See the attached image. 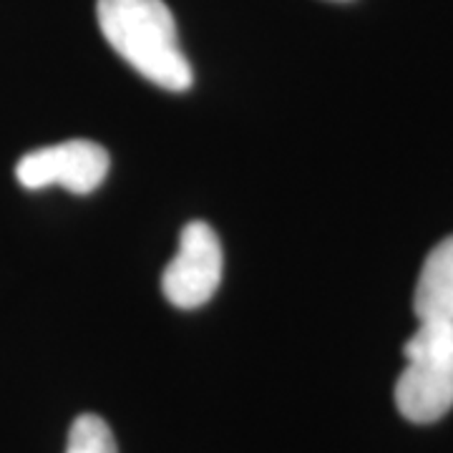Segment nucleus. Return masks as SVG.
I'll return each instance as SVG.
<instances>
[{"label": "nucleus", "mask_w": 453, "mask_h": 453, "mask_svg": "<svg viewBox=\"0 0 453 453\" xmlns=\"http://www.w3.org/2000/svg\"><path fill=\"white\" fill-rule=\"evenodd\" d=\"M96 18L109 46L146 81L166 91H187L195 83L164 0H98Z\"/></svg>", "instance_id": "1"}, {"label": "nucleus", "mask_w": 453, "mask_h": 453, "mask_svg": "<svg viewBox=\"0 0 453 453\" xmlns=\"http://www.w3.org/2000/svg\"><path fill=\"white\" fill-rule=\"evenodd\" d=\"M395 405L411 423H434L453 408V323L428 320L403 345Z\"/></svg>", "instance_id": "2"}, {"label": "nucleus", "mask_w": 453, "mask_h": 453, "mask_svg": "<svg viewBox=\"0 0 453 453\" xmlns=\"http://www.w3.org/2000/svg\"><path fill=\"white\" fill-rule=\"evenodd\" d=\"M225 255L217 232L207 222H189L181 229L174 259L164 267V297L179 310L207 305L219 290Z\"/></svg>", "instance_id": "3"}, {"label": "nucleus", "mask_w": 453, "mask_h": 453, "mask_svg": "<svg viewBox=\"0 0 453 453\" xmlns=\"http://www.w3.org/2000/svg\"><path fill=\"white\" fill-rule=\"evenodd\" d=\"M109 151L88 139H71L26 154L16 166V179L26 189L65 187L73 195H91L109 174Z\"/></svg>", "instance_id": "4"}, {"label": "nucleus", "mask_w": 453, "mask_h": 453, "mask_svg": "<svg viewBox=\"0 0 453 453\" xmlns=\"http://www.w3.org/2000/svg\"><path fill=\"white\" fill-rule=\"evenodd\" d=\"M413 310L418 323H453V234L438 242L423 262Z\"/></svg>", "instance_id": "5"}, {"label": "nucleus", "mask_w": 453, "mask_h": 453, "mask_svg": "<svg viewBox=\"0 0 453 453\" xmlns=\"http://www.w3.org/2000/svg\"><path fill=\"white\" fill-rule=\"evenodd\" d=\"M65 453H119V449L109 423L94 413H83L68 431Z\"/></svg>", "instance_id": "6"}]
</instances>
